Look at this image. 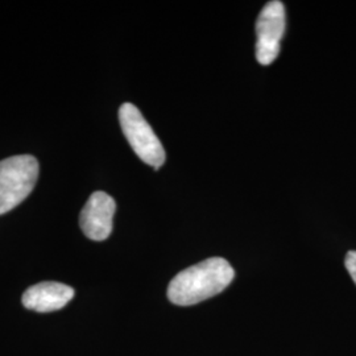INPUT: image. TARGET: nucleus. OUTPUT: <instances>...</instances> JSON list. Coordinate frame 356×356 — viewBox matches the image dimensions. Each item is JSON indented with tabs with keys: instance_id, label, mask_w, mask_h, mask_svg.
<instances>
[{
	"instance_id": "7ed1b4c3",
	"label": "nucleus",
	"mask_w": 356,
	"mask_h": 356,
	"mask_svg": "<svg viewBox=\"0 0 356 356\" xmlns=\"http://www.w3.org/2000/svg\"><path fill=\"white\" fill-rule=\"evenodd\" d=\"M119 122L134 152L145 164L153 166L154 170L160 169L165 163V149L139 108L132 103L122 104L119 108Z\"/></svg>"
},
{
	"instance_id": "39448f33",
	"label": "nucleus",
	"mask_w": 356,
	"mask_h": 356,
	"mask_svg": "<svg viewBox=\"0 0 356 356\" xmlns=\"http://www.w3.org/2000/svg\"><path fill=\"white\" fill-rule=\"evenodd\" d=\"M115 211L116 204L111 195L104 191L92 193L79 216L82 232L91 241H106L113 232Z\"/></svg>"
},
{
	"instance_id": "f257e3e1",
	"label": "nucleus",
	"mask_w": 356,
	"mask_h": 356,
	"mask_svg": "<svg viewBox=\"0 0 356 356\" xmlns=\"http://www.w3.org/2000/svg\"><path fill=\"white\" fill-rule=\"evenodd\" d=\"M235 277V270L223 257H210L181 270L168 286V298L178 306L200 304L223 292Z\"/></svg>"
},
{
	"instance_id": "423d86ee",
	"label": "nucleus",
	"mask_w": 356,
	"mask_h": 356,
	"mask_svg": "<svg viewBox=\"0 0 356 356\" xmlns=\"http://www.w3.org/2000/svg\"><path fill=\"white\" fill-rule=\"evenodd\" d=\"M74 297V289L54 281L40 282L26 289L23 305L38 313H49L63 309Z\"/></svg>"
},
{
	"instance_id": "20e7f679",
	"label": "nucleus",
	"mask_w": 356,
	"mask_h": 356,
	"mask_svg": "<svg viewBox=\"0 0 356 356\" xmlns=\"http://www.w3.org/2000/svg\"><path fill=\"white\" fill-rule=\"evenodd\" d=\"M285 32V8L279 0L269 1L256 22V58L259 64L270 65L280 53V41Z\"/></svg>"
},
{
	"instance_id": "f03ea898",
	"label": "nucleus",
	"mask_w": 356,
	"mask_h": 356,
	"mask_svg": "<svg viewBox=\"0 0 356 356\" xmlns=\"http://www.w3.org/2000/svg\"><path fill=\"white\" fill-rule=\"evenodd\" d=\"M38 177V161L29 154L0 161V216L11 211L32 193Z\"/></svg>"
},
{
	"instance_id": "0eeeda50",
	"label": "nucleus",
	"mask_w": 356,
	"mask_h": 356,
	"mask_svg": "<svg viewBox=\"0 0 356 356\" xmlns=\"http://www.w3.org/2000/svg\"><path fill=\"white\" fill-rule=\"evenodd\" d=\"M344 266L346 269L348 270L350 276L353 277V280L356 284V251H348L344 259Z\"/></svg>"
}]
</instances>
